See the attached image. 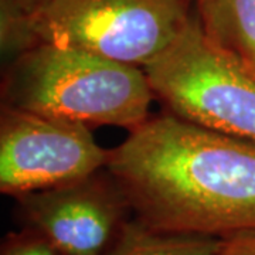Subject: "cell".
I'll return each mask as SVG.
<instances>
[{
    "label": "cell",
    "mask_w": 255,
    "mask_h": 255,
    "mask_svg": "<svg viewBox=\"0 0 255 255\" xmlns=\"http://www.w3.org/2000/svg\"><path fill=\"white\" fill-rule=\"evenodd\" d=\"M105 170L132 217L156 231L219 240L255 231V140L166 112L110 149Z\"/></svg>",
    "instance_id": "1"
},
{
    "label": "cell",
    "mask_w": 255,
    "mask_h": 255,
    "mask_svg": "<svg viewBox=\"0 0 255 255\" xmlns=\"http://www.w3.org/2000/svg\"><path fill=\"white\" fill-rule=\"evenodd\" d=\"M155 95L145 70L80 50L38 44L7 64L1 105L132 132L143 125Z\"/></svg>",
    "instance_id": "2"
},
{
    "label": "cell",
    "mask_w": 255,
    "mask_h": 255,
    "mask_svg": "<svg viewBox=\"0 0 255 255\" xmlns=\"http://www.w3.org/2000/svg\"><path fill=\"white\" fill-rule=\"evenodd\" d=\"M143 70L169 114L255 140V71L216 46L193 11L173 43Z\"/></svg>",
    "instance_id": "3"
},
{
    "label": "cell",
    "mask_w": 255,
    "mask_h": 255,
    "mask_svg": "<svg viewBox=\"0 0 255 255\" xmlns=\"http://www.w3.org/2000/svg\"><path fill=\"white\" fill-rule=\"evenodd\" d=\"M187 0H48L30 13L38 44L145 68L190 20Z\"/></svg>",
    "instance_id": "4"
},
{
    "label": "cell",
    "mask_w": 255,
    "mask_h": 255,
    "mask_svg": "<svg viewBox=\"0 0 255 255\" xmlns=\"http://www.w3.org/2000/svg\"><path fill=\"white\" fill-rule=\"evenodd\" d=\"M110 150L91 128L1 105L0 191L14 199L105 170Z\"/></svg>",
    "instance_id": "5"
},
{
    "label": "cell",
    "mask_w": 255,
    "mask_h": 255,
    "mask_svg": "<svg viewBox=\"0 0 255 255\" xmlns=\"http://www.w3.org/2000/svg\"><path fill=\"white\" fill-rule=\"evenodd\" d=\"M16 201L21 227L43 234L61 255H101L132 219L124 193L107 170Z\"/></svg>",
    "instance_id": "6"
},
{
    "label": "cell",
    "mask_w": 255,
    "mask_h": 255,
    "mask_svg": "<svg viewBox=\"0 0 255 255\" xmlns=\"http://www.w3.org/2000/svg\"><path fill=\"white\" fill-rule=\"evenodd\" d=\"M210 40L255 71V0H187Z\"/></svg>",
    "instance_id": "7"
},
{
    "label": "cell",
    "mask_w": 255,
    "mask_h": 255,
    "mask_svg": "<svg viewBox=\"0 0 255 255\" xmlns=\"http://www.w3.org/2000/svg\"><path fill=\"white\" fill-rule=\"evenodd\" d=\"M219 238L156 231L132 219L101 255H214Z\"/></svg>",
    "instance_id": "8"
},
{
    "label": "cell",
    "mask_w": 255,
    "mask_h": 255,
    "mask_svg": "<svg viewBox=\"0 0 255 255\" xmlns=\"http://www.w3.org/2000/svg\"><path fill=\"white\" fill-rule=\"evenodd\" d=\"M38 46L31 28L30 13L13 0H0V48L6 64Z\"/></svg>",
    "instance_id": "9"
},
{
    "label": "cell",
    "mask_w": 255,
    "mask_h": 255,
    "mask_svg": "<svg viewBox=\"0 0 255 255\" xmlns=\"http://www.w3.org/2000/svg\"><path fill=\"white\" fill-rule=\"evenodd\" d=\"M0 255H61L43 234L28 227L9 233L0 248Z\"/></svg>",
    "instance_id": "10"
},
{
    "label": "cell",
    "mask_w": 255,
    "mask_h": 255,
    "mask_svg": "<svg viewBox=\"0 0 255 255\" xmlns=\"http://www.w3.org/2000/svg\"><path fill=\"white\" fill-rule=\"evenodd\" d=\"M214 255H255V231L220 238Z\"/></svg>",
    "instance_id": "11"
},
{
    "label": "cell",
    "mask_w": 255,
    "mask_h": 255,
    "mask_svg": "<svg viewBox=\"0 0 255 255\" xmlns=\"http://www.w3.org/2000/svg\"><path fill=\"white\" fill-rule=\"evenodd\" d=\"M17 6H20L21 9L27 13H33L38 10L41 6H44L48 0H13Z\"/></svg>",
    "instance_id": "12"
}]
</instances>
